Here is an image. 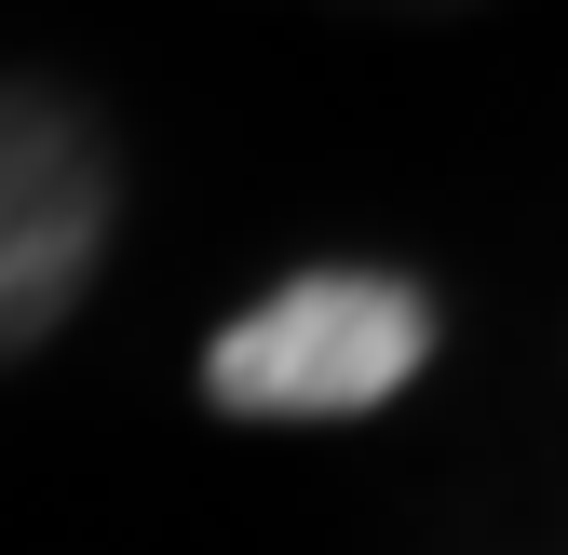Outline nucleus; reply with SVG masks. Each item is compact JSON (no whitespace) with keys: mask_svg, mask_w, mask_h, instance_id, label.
I'll return each mask as SVG.
<instances>
[{"mask_svg":"<svg viewBox=\"0 0 568 555\" xmlns=\"http://www.w3.org/2000/svg\"><path fill=\"white\" fill-rule=\"evenodd\" d=\"M434 366V299L406 271H298L244 325H217L203 393L231 421H366Z\"/></svg>","mask_w":568,"mask_h":555,"instance_id":"obj_1","label":"nucleus"},{"mask_svg":"<svg viewBox=\"0 0 568 555\" xmlns=\"http://www.w3.org/2000/svg\"><path fill=\"white\" fill-rule=\"evenodd\" d=\"M95 258H109V135L41 82H0V366L82 312Z\"/></svg>","mask_w":568,"mask_h":555,"instance_id":"obj_2","label":"nucleus"}]
</instances>
